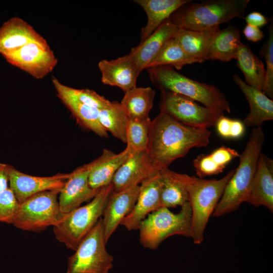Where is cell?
Masks as SVG:
<instances>
[{
    "instance_id": "cell-8",
    "label": "cell",
    "mask_w": 273,
    "mask_h": 273,
    "mask_svg": "<svg viewBox=\"0 0 273 273\" xmlns=\"http://www.w3.org/2000/svg\"><path fill=\"white\" fill-rule=\"evenodd\" d=\"M59 192L46 191L34 194L21 203L12 224L26 231L41 232L63 218L58 202Z\"/></svg>"
},
{
    "instance_id": "cell-24",
    "label": "cell",
    "mask_w": 273,
    "mask_h": 273,
    "mask_svg": "<svg viewBox=\"0 0 273 273\" xmlns=\"http://www.w3.org/2000/svg\"><path fill=\"white\" fill-rule=\"evenodd\" d=\"M189 0H135L147 16V23L141 32V42L154 32L172 13Z\"/></svg>"
},
{
    "instance_id": "cell-39",
    "label": "cell",
    "mask_w": 273,
    "mask_h": 273,
    "mask_svg": "<svg viewBox=\"0 0 273 273\" xmlns=\"http://www.w3.org/2000/svg\"><path fill=\"white\" fill-rule=\"evenodd\" d=\"M232 119L224 115L220 117L216 123V129L219 135L222 138L230 139Z\"/></svg>"
},
{
    "instance_id": "cell-15",
    "label": "cell",
    "mask_w": 273,
    "mask_h": 273,
    "mask_svg": "<svg viewBox=\"0 0 273 273\" xmlns=\"http://www.w3.org/2000/svg\"><path fill=\"white\" fill-rule=\"evenodd\" d=\"M159 172L152 164L147 151L131 153L112 178L113 191L118 192L131 186L140 185Z\"/></svg>"
},
{
    "instance_id": "cell-40",
    "label": "cell",
    "mask_w": 273,
    "mask_h": 273,
    "mask_svg": "<svg viewBox=\"0 0 273 273\" xmlns=\"http://www.w3.org/2000/svg\"><path fill=\"white\" fill-rule=\"evenodd\" d=\"M10 165L0 162V193L9 188Z\"/></svg>"
},
{
    "instance_id": "cell-14",
    "label": "cell",
    "mask_w": 273,
    "mask_h": 273,
    "mask_svg": "<svg viewBox=\"0 0 273 273\" xmlns=\"http://www.w3.org/2000/svg\"><path fill=\"white\" fill-rule=\"evenodd\" d=\"M140 192V185H133L120 191H112L102 216L104 239L107 243L121 222L133 209Z\"/></svg>"
},
{
    "instance_id": "cell-16",
    "label": "cell",
    "mask_w": 273,
    "mask_h": 273,
    "mask_svg": "<svg viewBox=\"0 0 273 273\" xmlns=\"http://www.w3.org/2000/svg\"><path fill=\"white\" fill-rule=\"evenodd\" d=\"M159 172L140 185V192L132 211L120 223L128 231L138 230L141 222L151 212L161 207Z\"/></svg>"
},
{
    "instance_id": "cell-31",
    "label": "cell",
    "mask_w": 273,
    "mask_h": 273,
    "mask_svg": "<svg viewBox=\"0 0 273 273\" xmlns=\"http://www.w3.org/2000/svg\"><path fill=\"white\" fill-rule=\"evenodd\" d=\"M194 63L185 52L178 41L173 37L168 41L147 66V68L170 66L176 70L184 66Z\"/></svg>"
},
{
    "instance_id": "cell-3",
    "label": "cell",
    "mask_w": 273,
    "mask_h": 273,
    "mask_svg": "<svg viewBox=\"0 0 273 273\" xmlns=\"http://www.w3.org/2000/svg\"><path fill=\"white\" fill-rule=\"evenodd\" d=\"M189 2L170 16L179 27L202 31L219 26L234 18L244 19L249 0H209L201 3Z\"/></svg>"
},
{
    "instance_id": "cell-6",
    "label": "cell",
    "mask_w": 273,
    "mask_h": 273,
    "mask_svg": "<svg viewBox=\"0 0 273 273\" xmlns=\"http://www.w3.org/2000/svg\"><path fill=\"white\" fill-rule=\"evenodd\" d=\"M113 191L112 183L102 188L86 205L65 214L53 226L56 239L75 251L79 243L102 217L108 198Z\"/></svg>"
},
{
    "instance_id": "cell-2",
    "label": "cell",
    "mask_w": 273,
    "mask_h": 273,
    "mask_svg": "<svg viewBox=\"0 0 273 273\" xmlns=\"http://www.w3.org/2000/svg\"><path fill=\"white\" fill-rule=\"evenodd\" d=\"M264 138L261 127L252 128L246 147L240 154L238 166L225 188L213 216L220 217L235 211L246 201Z\"/></svg>"
},
{
    "instance_id": "cell-12",
    "label": "cell",
    "mask_w": 273,
    "mask_h": 273,
    "mask_svg": "<svg viewBox=\"0 0 273 273\" xmlns=\"http://www.w3.org/2000/svg\"><path fill=\"white\" fill-rule=\"evenodd\" d=\"M93 161L84 164L69 173V176L59 193L58 202L61 212L65 214L93 199L100 189H92L88 176Z\"/></svg>"
},
{
    "instance_id": "cell-33",
    "label": "cell",
    "mask_w": 273,
    "mask_h": 273,
    "mask_svg": "<svg viewBox=\"0 0 273 273\" xmlns=\"http://www.w3.org/2000/svg\"><path fill=\"white\" fill-rule=\"evenodd\" d=\"M100 122L103 127L114 136L126 142L128 118L120 103L112 102L108 108L100 110Z\"/></svg>"
},
{
    "instance_id": "cell-35",
    "label": "cell",
    "mask_w": 273,
    "mask_h": 273,
    "mask_svg": "<svg viewBox=\"0 0 273 273\" xmlns=\"http://www.w3.org/2000/svg\"><path fill=\"white\" fill-rule=\"evenodd\" d=\"M268 37L262 46L259 55L265 59L266 63V78L263 93L271 100L273 98V21L269 19Z\"/></svg>"
},
{
    "instance_id": "cell-37",
    "label": "cell",
    "mask_w": 273,
    "mask_h": 273,
    "mask_svg": "<svg viewBox=\"0 0 273 273\" xmlns=\"http://www.w3.org/2000/svg\"><path fill=\"white\" fill-rule=\"evenodd\" d=\"M244 19L247 24L259 28L266 25L269 21L268 18L258 12L249 13Z\"/></svg>"
},
{
    "instance_id": "cell-20",
    "label": "cell",
    "mask_w": 273,
    "mask_h": 273,
    "mask_svg": "<svg viewBox=\"0 0 273 273\" xmlns=\"http://www.w3.org/2000/svg\"><path fill=\"white\" fill-rule=\"evenodd\" d=\"M246 202L273 211V161L262 152Z\"/></svg>"
},
{
    "instance_id": "cell-30",
    "label": "cell",
    "mask_w": 273,
    "mask_h": 273,
    "mask_svg": "<svg viewBox=\"0 0 273 273\" xmlns=\"http://www.w3.org/2000/svg\"><path fill=\"white\" fill-rule=\"evenodd\" d=\"M52 83L59 99L66 98L83 104L99 110L109 108L112 102L89 89H77L62 83L56 77L52 78Z\"/></svg>"
},
{
    "instance_id": "cell-4",
    "label": "cell",
    "mask_w": 273,
    "mask_h": 273,
    "mask_svg": "<svg viewBox=\"0 0 273 273\" xmlns=\"http://www.w3.org/2000/svg\"><path fill=\"white\" fill-rule=\"evenodd\" d=\"M235 171V169L230 170L219 179H206L180 173L189 194V202L192 210L191 238L194 244H200L203 242L204 233L209 217Z\"/></svg>"
},
{
    "instance_id": "cell-38",
    "label": "cell",
    "mask_w": 273,
    "mask_h": 273,
    "mask_svg": "<svg viewBox=\"0 0 273 273\" xmlns=\"http://www.w3.org/2000/svg\"><path fill=\"white\" fill-rule=\"evenodd\" d=\"M242 33L248 40L252 42L260 41L264 37L263 32L259 27L248 24L244 28Z\"/></svg>"
},
{
    "instance_id": "cell-17",
    "label": "cell",
    "mask_w": 273,
    "mask_h": 273,
    "mask_svg": "<svg viewBox=\"0 0 273 273\" xmlns=\"http://www.w3.org/2000/svg\"><path fill=\"white\" fill-rule=\"evenodd\" d=\"M30 42L50 47L42 36L20 17L9 19L0 27V54L2 56Z\"/></svg>"
},
{
    "instance_id": "cell-27",
    "label": "cell",
    "mask_w": 273,
    "mask_h": 273,
    "mask_svg": "<svg viewBox=\"0 0 273 273\" xmlns=\"http://www.w3.org/2000/svg\"><path fill=\"white\" fill-rule=\"evenodd\" d=\"M235 149L221 146L211 153L201 154L193 160L196 174L200 178L221 173L233 159L239 157Z\"/></svg>"
},
{
    "instance_id": "cell-9",
    "label": "cell",
    "mask_w": 273,
    "mask_h": 273,
    "mask_svg": "<svg viewBox=\"0 0 273 273\" xmlns=\"http://www.w3.org/2000/svg\"><path fill=\"white\" fill-rule=\"evenodd\" d=\"M106 244L101 217L68 258L66 273H110L114 258Z\"/></svg>"
},
{
    "instance_id": "cell-36",
    "label": "cell",
    "mask_w": 273,
    "mask_h": 273,
    "mask_svg": "<svg viewBox=\"0 0 273 273\" xmlns=\"http://www.w3.org/2000/svg\"><path fill=\"white\" fill-rule=\"evenodd\" d=\"M19 206V202L10 188L0 193V222L12 224Z\"/></svg>"
},
{
    "instance_id": "cell-13",
    "label": "cell",
    "mask_w": 273,
    "mask_h": 273,
    "mask_svg": "<svg viewBox=\"0 0 273 273\" xmlns=\"http://www.w3.org/2000/svg\"><path fill=\"white\" fill-rule=\"evenodd\" d=\"M69 173H57L50 176H37L22 172L12 166L9 171V188L19 203L37 193L54 191L60 192Z\"/></svg>"
},
{
    "instance_id": "cell-10",
    "label": "cell",
    "mask_w": 273,
    "mask_h": 273,
    "mask_svg": "<svg viewBox=\"0 0 273 273\" xmlns=\"http://www.w3.org/2000/svg\"><path fill=\"white\" fill-rule=\"evenodd\" d=\"M161 93L160 112L185 125L208 129L224 115L222 111L202 106L186 96L166 90Z\"/></svg>"
},
{
    "instance_id": "cell-22",
    "label": "cell",
    "mask_w": 273,
    "mask_h": 273,
    "mask_svg": "<svg viewBox=\"0 0 273 273\" xmlns=\"http://www.w3.org/2000/svg\"><path fill=\"white\" fill-rule=\"evenodd\" d=\"M219 26L202 31L180 28L175 37L194 63L205 61L206 56L220 30Z\"/></svg>"
},
{
    "instance_id": "cell-25",
    "label": "cell",
    "mask_w": 273,
    "mask_h": 273,
    "mask_svg": "<svg viewBox=\"0 0 273 273\" xmlns=\"http://www.w3.org/2000/svg\"><path fill=\"white\" fill-rule=\"evenodd\" d=\"M242 43L239 27L229 24L220 29L207 54L206 60H218L228 62L237 59L239 49Z\"/></svg>"
},
{
    "instance_id": "cell-28",
    "label": "cell",
    "mask_w": 273,
    "mask_h": 273,
    "mask_svg": "<svg viewBox=\"0 0 273 273\" xmlns=\"http://www.w3.org/2000/svg\"><path fill=\"white\" fill-rule=\"evenodd\" d=\"M160 202L162 207L173 208L181 206L189 202V194L180 173L168 168L159 172Z\"/></svg>"
},
{
    "instance_id": "cell-23",
    "label": "cell",
    "mask_w": 273,
    "mask_h": 273,
    "mask_svg": "<svg viewBox=\"0 0 273 273\" xmlns=\"http://www.w3.org/2000/svg\"><path fill=\"white\" fill-rule=\"evenodd\" d=\"M130 154L126 148L118 154L104 149L102 155L93 161L88 176L90 187L97 190L111 184L115 173Z\"/></svg>"
},
{
    "instance_id": "cell-7",
    "label": "cell",
    "mask_w": 273,
    "mask_h": 273,
    "mask_svg": "<svg viewBox=\"0 0 273 273\" xmlns=\"http://www.w3.org/2000/svg\"><path fill=\"white\" fill-rule=\"evenodd\" d=\"M140 242L145 248L155 250L168 237L180 235L191 237L192 210L189 202L174 213L161 207L150 213L141 223Z\"/></svg>"
},
{
    "instance_id": "cell-29",
    "label": "cell",
    "mask_w": 273,
    "mask_h": 273,
    "mask_svg": "<svg viewBox=\"0 0 273 273\" xmlns=\"http://www.w3.org/2000/svg\"><path fill=\"white\" fill-rule=\"evenodd\" d=\"M155 91L150 87H134L124 93L120 103L128 119L149 118Z\"/></svg>"
},
{
    "instance_id": "cell-5",
    "label": "cell",
    "mask_w": 273,
    "mask_h": 273,
    "mask_svg": "<svg viewBox=\"0 0 273 273\" xmlns=\"http://www.w3.org/2000/svg\"><path fill=\"white\" fill-rule=\"evenodd\" d=\"M147 69L151 81L160 91L179 94L206 107L231 113L230 102L225 95L215 86L193 80L170 66Z\"/></svg>"
},
{
    "instance_id": "cell-18",
    "label": "cell",
    "mask_w": 273,
    "mask_h": 273,
    "mask_svg": "<svg viewBox=\"0 0 273 273\" xmlns=\"http://www.w3.org/2000/svg\"><path fill=\"white\" fill-rule=\"evenodd\" d=\"M98 67L104 84L118 87L124 93L136 86L142 71L128 54L114 60H102Z\"/></svg>"
},
{
    "instance_id": "cell-26",
    "label": "cell",
    "mask_w": 273,
    "mask_h": 273,
    "mask_svg": "<svg viewBox=\"0 0 273 273\" xmlns=\"http://www.w3.org/2000/svg\"><path fill=\"white\" fill-rule=\"evenodd\" d=\"M237 65L244 75L245 82L264 92L266 70L262 61L248 44H241L237 56Z\"/></svg>"
},
{
    "instance_id": "cell-41",
    "label": "cell",
    "mask_w": 273,
    "mask_h": 273,
    "mask_svg": "<svg viewBox=\"0 0 273 273\" xmlns=\"http://www.w3.org/2000/svg\"><path fill=\"white\" fill-rule=\"evenodd\" d=\"M245 127L243 122L238 119H232L230 139H239L245 132Z\"/></svg>"
},
{
    "instance_id": "cell-19",
    "label": "cell",
    "mask_w": 273,
    "mask_h": 273,
    "mask_svg": "<svg viewBox=\"0 0 273 273\" xmlns=\"http://www.w3.org/2000/svg\"><path fill=\"white\" fill-rule=\"evenodd\" d=\"M168 18L149 37L132 48L129 56L143 71L166 42L174 37L180 29Z\"/></svg>"
},
{
    "instance_id": "cell-32",
    "label": "cell",
    "mask_w": 273,
    "mask_h": 273,
    "mask_svg": "<svg viewBox=\"0 0 273 273\" xmlns=\"http://www.w3.org/2000/svg\"><path fill=\"white\" fill-rule=\"evenodd\" d=\"M79 123L101 137H108L107 131L99 119L100 110L96 108L66 98L60 99Z\"/></svg>"
},
{
    "instance_id": "cell-11",
    "label": "cell",
    "mask_w": 273,
    "mask_h": 273,
    "mask_svg": "<svg viewBox=\"0 0 273 273\" xmlns=\"http://www.w3.org/2000/svg\"><path fill=\"white\" fill-rule=\"evenodd\" d=\"M3 56L10 64L36 79L47 76L58 63L50 47H44L35 42L28 43Z\"/></svg>"
},
{
    "instance_id": "cell-34",
    "label": "cell",
    "mask_w": 273,
    "mask_h": 273,
    "mask_svg": "<svg viewBox=\"0 0 273 273\" xmlns=\"http://www.w3.org/2000/svg\"><path fill=\"white\" fill-rule=\"evenodd\" d=\"M150 122V117L141 119H128L126 148L130 153L147 150Z\"/></svg>"
},
{
    "instance_id": "cell-1",
    "label": "cell",
    "mask_w": 273,
    "mask_h": 273,
    "mask_svg": "<svg viewBox=\"0 0 273 273\" xmlns=\"http://www.w3.org/2000/svg\"><path fill=\"white\" fill-rule=\"evenodd\" d=\"M211 132L207 128L185 125L160 112L151 120L147 153L160 172L193 148L207 146Z\"/></svg>"
},
{
    "instance_id": "cell-21",
    "label": "cell",
    "mask_w": 273,
    "mask_h": 273,
    "mask_svg": "<svg viewBox=\"0 0 273 273\" xmlns=\"http://www.w3.org/2000/svg\"><path fill=\"white\" fill-rule=\"evenodd\" d=\"M233 79L241 89L250 106V111L243 120L249 127H261L263 122L273 119V101L262 92L248 85L237 74Z\"/></svg>"
}]
</instances>
